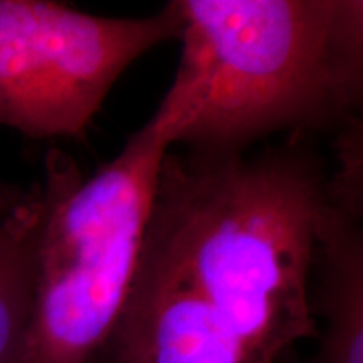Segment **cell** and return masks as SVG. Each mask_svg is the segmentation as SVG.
I'll return each instance as SVG.
<instances>
[{"instance_id": "cell-1", "label": "cell", "mask_w": 363, "mask_h": 363, "mask_svg": "<svg viewBox=\"0 0 363 363\" xmlns=\"http://www.w3.org/2000/svg\"><path fill=\"white\" fill-rule=\"evenodd\" d=\"M305 140L254 157L169 152L158 174L145 252L201 291L246 363L318 338L310 284L330 172Z\"/></svg>"}, {"instance_id": "cell-2", "label": "cell", "mask_w": 363, "mask_h": 363, "mask_svg": "<svg viewBox=\"0 0 363 363\" xmlns=\"http://www.w3.org/2000/svg\"><path fill=\"white\" fill-rule=\"evenodd\" d=\"M180 62L163 103L179 113L175 145L244 153L291 131H338L363 101L360 0H175Z\"/></svg>"}, {"instance_id": "cell-3", "label": "cell", "mask_w": 363, "mask_h": 363, "mask_svg": "<svg viewBox=\"0 0 363 363\" xmlns=\"http://www.w3.org/2000/svg\"><path fill=\"white\" fill-rule=\"evenodd\" d=\"M179 131L160 104L93 175L49 152L22 363L96 362L135 283L158 174Z\"/></svg>"}, {"instance_id": "cell-4", "label": "cell", "mask_w": 363, "mask_h": 363, "mask_svg": "<svg viewBox=\"0 0 363 363\" xmlns=\"http://www.w3.org/2000/svg\"><path fill=\"white\" fill-rule=\"evenodd\" d=\"M175 2L148 17H103L49 0H0V126L83 140L120 76L180 34Z\"/></svg>"}, {"instance_id": "cell-5", "label": "cell", "mask_w": 363, "mask_h": 363, "mask_svg": "<svg viewBox=\"0 0 363 363\" xmlns=\"http://www.w3.org/2000/svg\"><path fill=\"white\" fill-rule=\"evenodd\" d=\"M104 363H246L219 313L187 278L142 254L118 323L96 360Z\"/></svg>"}, {"instance_id": "cell-6", "label": "cell", "mask_w": 363, "mask_h": 363, "mask_svg": "<svg viewBox=\"0 0 363 363\" xmlns=\"http://www.w3.org/2000/svg\"><path fill=\"white\" fill-rule=\"evenodd\" d=\"M363 185L328 175L318 233L313 318L323 320L315 363H363Z\"/></svg>"}, {"instance_id": "cell-7", "label": "cell", "mask_w": 363, "mask_h": 363, "mask_svg": "<svg viewBox=\"0 0 363 363\" xmlns=\"http://www.w3.org/2000/svg\"><path fill=\"white\" fill-rule=\"evenodd\" d=\"M40 185L0 189V363H22L35 281Z\"/></svg>"}]
</instances>
